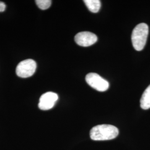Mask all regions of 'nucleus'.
Listing matches in <instances>:
<instances>
[{
    "mask_svg": "<svg viewBox=\"0 0 150 150\" xmlns=\"http://www.w3.org/2000/svg\"><path fill=\"white\" fill-rule=\"evenodd\" d=\"M119 131L116 127L111 125H100L93 127L90 131V137L94 141H105L114 139Z\"/></svg>",
    "mask_w": 150,
    "mask_h": 150,
    "instance_id": "f257e3e1",
    "label": "nucleus"
},
{
    "mask_svg": "<svg viewBox=\"0 0 150 150\" xmlns=\"http://www.w3.org/2000/svg\"><path fill=\"white\" fill-rule=\"evenodd\" d=\"M149 35V26L141 23L134 27L131 35L132 45L136 51H140L145 47Z\"/></svg>",
    "mask_w": 150,
    "mask_h": 150,
    "instance_id": "f03ea898",
    "label": "nucleus"
},
{
    "mask_svg": "<svg viewBox=\"0 0 150 150\" xmlns=\"http://www.w3.org/2000/svg\"><path fill=\"white\" fill-rule=\"evenodd\" d=\"M37 64L32 59L23 60L20 62L16 67L17 75L22 78H27L32 76L36 71Z\"/></svg>",
    "mask_w": 150,
    "mask_h": 150,
    "instance_id": "7ed1b4c3",
    "label": "nucleus"
},
{
    "mask_svg": "<svg viewBox=\"0 0 150 150\" xmlns=\"http://www.w3.org/2000/svg\"><path fill=\"white\" fill-rule=\"evenodd\" d=\"M87 83L93 88L100 92H104L109 88V83L96 73H89L86 76Z\"/></svg>",
    "mask_w": 150,
    "mask_h": 150,
    "instance_id": "20e7f679",
    "label": "nucleus"
},
{
    "mask_svg": "<svg viewBox=\"0 0 150 150\" xmlns=\"http://www.w3.org/2000/svg\"><path fill=\"white\" fill-rule=\"evenodd\" d=\"M58 95L52 92H47L43 94L40 98L38 107L42 110H48L54 107L58 100Z\"/></svg>",
    "mask_w": 150,
    "mask_h": 150,
    "instance_id": "39448f33",
    "label": "nucleus"
},
{
    "mask_svg": "<svg viewBox=\"0 0 150 150\" xmlns=\"http://www.w3.org/2000/svg\"><path fill=\"white\" fill-rule=\"evenodd\" d=\"M75 41L79 46L88 47L96 42L97 37L95 34L92 32H81L75 36Z\"/></svg>",
    "mask_w": 150,
    "mask_h": 150,
    "instance_id": "423d86ee",
    "label": "nucleus"
},
{
    "mask_svg": "<svg viewBox=\"0 0 150 150\" xmlns=\"http://www.w3.org/2000/svg\"><path fill=\"white\" fill-rule=\"evenodd\" d=\"M140 106L144 110L150 108V85L143 93L140 100Z\"/></svg>",
    "mask_w": 150,
    "mask_h": 150,
    "instance_id": "0eeeda50",
    "label": "nucleus"
},
{
    "mask_svg": "<svg viewBox=\"0 0 150 150\" xmlns=\"http://www.w3.org/2000/svg\"><path fill=\"white\" fill-rule=\"evenodd\" d=\"M83 2L88 9L92 12L97 13L101 8V4L100 0H85Z\"/></svg>",
    "mask_w": 150,
    "mask_h": 150,
    "instance_id": "6e6552de",
    "label": "nucleus"
},
{
    "mask_svg": "<svg viewBox=\"0 0 150 150\" xmlns=\"http://www.w3.org/2000/svg\"><path fill=\"white\" fill-rule=\"evenodd\" d=\"M35 2L38 8L42 10L48 9L52 2L51 0H36Z\"/></svg>",
    "mask_w": 150,
    "mask_h": 150,
    "instance_id": "1a4fd4ad",
    "label": "nucleus"
},
{
    "mask_svg": "<svg viewBox=\"0 0 150 150\" xmlns=\"http://www.w3.org/2000/svg\"><path fill=\"white\" fill-rule=\"evenodd\" d=\"M6 5L4 2L0 1V12H4L5 10Z\"/></svg>",
    "mask_w": 150,
    "mask_h": 150,
    "instance_id": "9d476101",
    "label": "nucleus"
}]
</instances>
